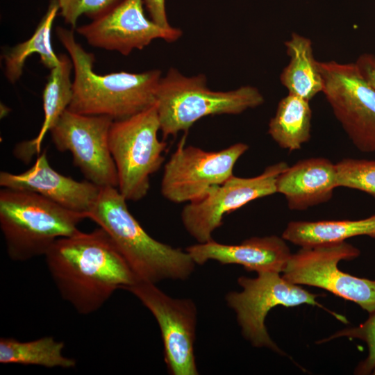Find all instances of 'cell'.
<instances>
[{
    "label": "cell",
    "instance_id": "cell-1",
    "mask_svg": "<svg viewBox=\"0 0 375 375\" xmlns=\"http://www.w3.org/2000/svg\"><path fill=\"white\" fill-rule=\"evenodd\" d=\"M44 256L60 296L82 315L98 310L117 290L138 281L101 227L58 239Z\"/></svg>",
    "mask_w": 375,
    "mask_h": 375
},
{
    "label": "cell",
    "instance_id": "cell-2",
    "mask_svg": "<svg viewBox=\"0 0 375 375\" xmlns=\"http://www.w3.org/2000/svg\"><path fill=\"white\" fill-rule=\"evenodd\" d=\"M56 32L69 54L74 71L73 97L68 110L119 120L156 103V90L162 78L159 69L97 74L93 69L94 55L76 42L72 30L57 27Z\"/></svg>",
    "mask_w": 375,
    "mask_h": 375
},
{
    "label": "cell",
    "instance_id": "cell-3",
    "mask_svg": "<svg viewBox=\"0 0 375 375\" xmlns=\"http://www.w3.org/2000/svg\"><path fill=\"white\" fill-rule=\"evenodd\" d=\"M126 201L117 188H101L87 218L108 234L139 281L187 279L196 265L189 253L150 236L130 212Z\"/></svg>",
    "mask_w": 375,
    "mask_h": 375
},
{
    "label": "cell",
    "instance_id": "cell-4",
    "mask_svg": "<svg viewBox=\"0 0 375 375\" xmlns=\"http://www.w3.org/2000/svg\"><path fill=\"white\" fill-rule=\"evenodd\" d=\"M85 218L33 192L0 190V228L13 261L44 256L58 239L79 231L77 226Z\"/></svg>",
    "mask_w": 375,
    "mask_h": 375
},
{
    "label": "cell",
    "instance_id": "cell-5",
    "mask_svg": "<svg viewBox=\"0 0 375 375\" xmlns=\"http://www.w3.org/2000/svg\"><path fill=\"white\" fill-rule=\"evenodd\" d=\"M156 106L163 138L187 132L202 117L238 115L262 105L264 97L258 88L242 86L230 91L209 89L203 74L185 76L171 68L159 82Z\"/></svg>",
    "mask_w": 375,
    "mask_h": 375
},
{
    "label": "cell",
    "instance_id": "cell-6",
    "mask_svg": "<svg viewBox=\"0 0 375 375\" xmlns=\"http://www.w3.org/2000/svg\"><path fill=\"white\" fill-rule=\"evenodd\" d=\"M160 124L156 103L125 119L114 120L109 131V149L114 160L119 193L126 201L142 199L150 188V176L162 166L167 143L159 140Z\"/></svg>",
    "mask_w": 375,
    "mask_h": 375
},
{
    "label": "cell",
    "instance_id": "cell-7",
    "mask_svg": "<svg viewBox=\"0 0 375 375\" xmlns=\"http://www.w3.org/2000/svg\"><path fill=\"white\" fill-rule=\"evenodd\" d=\"M360 254L358 248L345 241L302 247L291 255L283 277L293 284L324 289L369 314L375 311V280L352 276L338 267L341 260H351Z\"/></svg>",
    "mask_w": 375,
    "mask_h": 375
},
{
    "label": "cell",
    "instance_id": "cell-8",
    "mask_svg": "<svg viewBox=\"0 0 375 375\" xmlns=\"http://www.w3.org/2000/svg\"><path fill=\"white\" fill-rule=\"evenodd\" d=\"M240 292L226 295L227 305L236 314L242 335L256 347H267L278 353L283 352L271 339L265 322L270 310L276 306L294 307L302 304L322 306L310 293L293 284L275 272L257 273V277L240 276Z\"/></svg>",
    "mask_w": 375,
    "mask_h": 375
},
{
    "label": "cell",
    "instance_id": "cell-9",
    "mask_svg": "<svg viewBox=\"0 0 375 375\" xmlns=\"http://www.w3.org/2000/svg\"><path fill=\"white\" fill-rule=\"evenodd\" d=\"M318 65L322 93L348 138L360 151L375 152V88L355 62Z\"/></svg>",
    "mask_w": 375,
    "mask_h": 375
},
{
    "label": "cell",
    "instance_id": "cell-10",
    "mask_svg": "<svg viewBox=\"0 0 375 375\" xmlns=\"http://www.w3.org/2000/svg\"><path fill=\"white\" fill-rule=\"evenodd\" d=\"M185 139L165 163L161 193L169 201L189 203L202 197L212 186L222 184L233 175L234 166L249 149L238 142L222 150L207 151L184 146Z\"/></svg>",
    "mask_w": 375,
    "mask_h": 375
},
{
    "label": "cell",
    "instance_id": "cell-11",
    "mask_svg": "<svg viewBox=\"0 0 375 375\" xmlns=\"http://www.w3.org/2000/svg\"><path fill=\"white\" fill-rule=\"evenodd\" d=\"M113 121L109 116L81 115L67 109L49 131L57 150L69 151L86 180L100 188L118 187L108 144Z\"/></svg>",
    "mask_w": 375,
    "mask_h": 375
},
{
    "label": "cell",
    "instance_id": "cell-12",
    "mask_svg": "<svg viewBox=\"0 0 375 375\" xmlns=\"http://www.w3.org/2000/svg\"><path fill=\"white\" fill-rule=\"evenodd\" d=\"M288 167L283 161L267 166L250 178L233 175L222 184L212 186L199 199L188 203L181 212L187 232L198 242L212 240L223 217L251 201L276 193L278 176Z\"/></svg>",
    "mask_w": 375,
    "mask_h": 375
},
{
    "label": "cell",
    "instance_id": "cell-13",
    "mask_svg": "<svg viewBox=\"0 0 375 375\" xmlns=\"http://www.w3.org/2000/svg\"><path fill=\"white\" fill-rule=\"evenodd\" d=\"M126 290L135 295L155 317L163 342L164 360L172 375H197L194 341L197 310L192 300L175 299L156 283L137 281Z\"/></svg>",
    "mask_w": 375,
    "mask_h": 375
},
{
    "label": "cell",
    "instance_id": "cell-14",
    "mask_svg": "<svg viewBox=\"0 0 375 375\" xmlns=\"http://www.w3.org/2000/svg\"><path fill=\"white\" fill-rule=\"evenodd\" d=\"M143 0H122L91 23L76 28V32L97 48L116 51L126 56L141 50L155 39L177 40L181 29L162 28L144 14Z\"/></svg>",
    "mask_w": 375,
    "mask_h": 375
},
{
    "label": "cell",
    "instance_id": "cell-15",
    "mask_svg": "<svg viewBox=\"0 0 375 375\" xmlns=\"http://www.w3.org/2000/svg\"><path fill=\"white\" fill-rule=\"evenodd\" d=\"M0 185L35 192L86 218L101 189L88 180L78 181L56 171L49 162L46 149L37 156L31 168L21 174L1 171Z\"/></svg>",
    "mask_w": 375,
    "mask_h": 375
},
{
    "label": "cell",
    "instance_id": "cell-16",
    "mask_svg": "<svg viewBox=\"0 0 375 375\" xmlns=\"http://www.w3.org/2000/svg\"><path fill=\"white\" fill-rule=\"evenodd\" d=\"M282 237H253L238 244L212 239L188 247L185 251L195 264L215 260L222 265L237 264L247 271L283 272L292 253Z\"/></svg>",
    "mask_w": 375,
    "mask_h": 375
},
{
    "label": "cell",
    "instance_id": "cell-17",
    "mask_svg": "<svg viewBox=\"0 0 375 375\" xmlns=\"http://www.w3.org/2000/svg\"><path fill=\"white\" fill-rule=\"evenodd\" d=\"M335 188V164L321 157L288 165L276 181V193L285 197L292 210H305L327 202Z\"/></svg>",
    "mask_w": 375,
    "mask_h": 375
},
{
    "label": "cell",
    "instance_id": "cell-18",
    "mask_svg": "<svg viewBox=\"0 0 375 375\" xmlns=\"http://www.w3.org/2000/svg\"><path fill=\"white\" fill-rule=\"evenodd\" d=\"M72 68L71 58L65 54H60L59 62L50 69L43 90L44 117L41 128L35 138L17 144L13 150L14 156L19 160L28 163L34 156H38L41 153L46 134L68 108L73 97V81L70 78Z\"/></svg>",
    "mask_w": 375,
    "mask_h": 375
},
{
    "label": "cell",
    "instance_id": "cell-19",
    "mask_svg": "<svg viewBox=\"0 0 375 375\" xmlns=\"http://www.w3.org/2000/svg\"><path fill=\"white\" fill-rule=\"evenodd\" d=\"M290 61L280 75L282 85L288 93L308 101L323 90V79L319 61L315 59L312 41L297 33H292L285 42Z\"/></svg>",
    "mask_w": 375,
    "mask_h": 375
},
{
    "label": "cell",
    "instance_id": "cell-20",
    "mask_svg": "<svg viewBox=\"0 0 375 375\" xmlns=\"http://www.w3.org/2000/svg\"><path fill=\"white\" fill-rule=\"evenodd\" d=\"M359 235L375 239V215L358 220L290 222L282 233L284 240L301 247L343 242Z\"/></svg>",
    "mask_w": 375,
    "mask_h": 375
},
{
    "label": "cell",
    "instance_id": "cell-21",
    "mask_svg": "<svg viewBox=\"0 0 375 375\" xmlns=\"http://www.w3.org/2000/svg\"><path fill=\"white\" fill-rule=\"evenodd\" d=\"M309 101L290 94L278 102L268 133L282 149H300L311 136L312 110Z\"/></svg>",
    "mask_w": 375,
    "mask_h": 375
},
{
    "label": "cell",
    "instance_id": "cell-22",
    "mask_svg": "<svg viewBox=\"0 0 375 375\" xmlns=\"http://www.w3.org/2000/svg\"><path fill=\"white\" fill-rule=\"evenodd\" d=\"M59 11L58 0H51L45 15L31 37L3 53L4 72L8 81L14 83L19 80L26 59L33 53H38L42 64L49 69L58 64L59 56L53 49L51 31Z\"/></svg>",
    "mask_w": 375,
    "mask_h": 375
},
{
    "label": "cell",
    "instance_id": "cell-23",
    "mask_svg": "<svg viewBox=\"0 0 375 375\" xmlns=\"http://www.w3.org/2000/svg\"><path fill=\"white\" fill-rule=\"evenodd\" d=\"M65 344L53 337H43L29 342H21L15 338H1L0 340V362L38 365L44 367L72 368L74 359L62 353Z\"/></svg>",
    "mask_w": 375,
    "mask_h": 375
},
{
    "label": "cell",
    "instance_id": "cell-24",
    "mask_svg": "<svg viewBox=\"0 0 375 375\" xmlns=\"http://www.w3.org/2000/svg\"><path fill=\"white\" fill-rule=\"evenodd\" d=\"M335 167L337 188L358 190L375 198V160L344 158Z\"/></svg>",
    "mask_w": 375,
    "mask_h": 375
},
{
    "label": "cell",
    "instance_id": "cell-25",
    "mask_svg": "<svg viewBox=\"0 0 375 375\" xmlns=\"http://www.w3.org/2000/svg\"><path fill=\"white\" fill-rule=\"evenodd\" d=\"M340 337L359 339L367 344L368 356L359 363L355 373L357 374H375V311L369 313L367 319L359 326L341 330L328 339L320 340L319 343Z\"/></svg>",
    "mask_w": 375,
    "mask_h": 375
},
{
    "label": "cell",
    "instance_id": "cell-26",
    "mask_svg": "<svg viewBox=\"0 0 375 375\" xmlns=\"http://www.w3.org/2000/svg\"><path fill=\"white\" fill-rule=\"evenodd\" d=\"M122 0H58L60 15L66 24L75 28L83 15L94 19L114 8Z\"/></svg>",
    "mask_w": 375,
    "mask_h": 375
},
{
    "label": "cell",
    "instance_id": "cell-27",
    "mask_svg": "<svg viewBox=\"0 0 375 375\" xmlns=\"http://www.w3.org/2000/svg\"><path fill=\"white\" fill-rule=\"evenodd\" d=\"M151 19L157 25L169 28V25L165 10V0H143Z\"/></svg>",
    "mask_w": 375,
    "mask_h": 375
},
{
    "label": "cell",
    "instance_id": "cell-28",
    "mask_svg": "<svg viewBox=\"0 0 375 375\" xmlns=\"http://www.w3.org/2000/svg\"><path fill=\"white\" fill-rule=\"evenodd\" d=\"M355 63L365 79L375 88V54L364 53Z\"/></svg>",
    "mask_w": 375,
    "mask_h": 375
}]
</instances>
